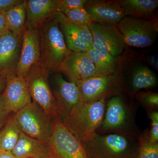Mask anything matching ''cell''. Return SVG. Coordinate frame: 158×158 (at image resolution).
<instances>
[{
  "label": "cell",
  "mask_w": 158,
  "mask_h": 158,
  "mask_svg": "<svg viewBox=\"0 0 158 158\" xmlns=\"http://www.w3.org/2000/svg\"><path fill=\"white\" fill-rule=\"evenodd\" d=\"M37 29L40 65L49 75L59 73L62 62L71 51L66 45L58 23L52 16Z\"/></svg>",
  "instance_id": "cell-1"
},
{
  "label": "cell",
  "mask_w": 158,
  "mask_h": 158,
  "mask_svg": "<svg viewBox=\"0 0 158 158\" xmlns=\"http://www.w3.org/2000/svg\"><path fill=\"white\" fill-rule=\"evenodd\" d=\"M138 136L118 133H95L83 143L89 158H136Z\"/></svg>",
  "instance_id": "cell-2"
},
{
  "label": "cell",
  "mask_w": 158,
  "mask_h": 158,
  "mask_svg": "<svg viewBox=\"0 0 158 158\" xmlns=\"http://www.w3.org/2000/svg\"><path fill=\"white\" fill-rule=\"evenodd\" d=\"M106 101L82 102L61 121L79 140L82 143L86 142L96 133L102 123Z\"/></svg>",
  "instance_id": "cell-3"
},
{
  "label": "cell",
  "mask_w": 158,
  "mask_h": 158,
  "mask_svg": "<svg viewBox=\"0 0 158 158\" xmlns=\"http://www.w3.org/2000/svg\"><path fill=\"white\" fill-rule=\"evenodd\" d=\"M132 108L122 94L109 99L106 102L102 123L96 133L139 135Z\"/></svg>",
  "instance_id": "cell-4"
},
{
  "label": "cell",
  "mask_w": 158,
  "mask_h": 158,
  "mask_svg": "<svg viewBox=\"0 0 158 158\" xmlns=\"http://www.w3.org/2000/svg\"><path fill=\"white\" fill-rule=\"evenodd\" d=\"M76 85L84 103L107 99L122 94L126 90L124 76L119 71L107 76L92 77Z\"/></svg>",
  "instance_id": "cell-5"
},
{
  "label": "cell",
  "mask_w": 158,
  "mask_h": 158,
  "mask_svg": "<svg viewBox=\"0 0 158 158\" xmlns=\"http://www.w3.org/2000/svg\"><path fill=\"white\" fill-rule=\"evenodd\" d=\"M21 131L31 138L49 143L54 120L34 101L15 114Z\"/></svg>",
  "instance_id": "cell-6"
},
{
  "label": "cell",
  "mask_w": 158,
  "mask_h": 158,
  "mask_svg": "<svg viewBox=\"0 0 158 158\" xmlns=\"http://www.w3.org/2000/svg\"><path fill=\"white\" fill-rule=\"evenodd\" d=\"M116 25L126 44L133 47H149L154 42L157 36L158 23L156 19L125 16Z\"/></svg>",
  "instance_id": "cell-7"
},
{
  "label": "cell",
  "mask_w": 158,
  "mask_h": 158,
  "mask_svg": "<svg viewBox=\"0 0 158 158\" xmlns=\"http://www.w3.org/2000/svg\"><path fill=\"white\" fill-rule=\"evenodd\" d=\"M49 75L40 64L31 69L24 78L33 101L39 105L54 120L58 115L53 94L49 83Z\"/></svg>",
  "instance_id": "cell-8"
},
{
  "label": "cell",
  "mask_w": 158,
  "mask_h": 158,
  "mask_svg": "<svg viewBox=\"0 0 158 158\" xmlns=\"http://www.w3.org/2000/svg\"><path fill=\"white\" fill-rule=\"evenodd\" d=\"M49 144L55 158H89L84 144L69 131L58 117L54 120L53 131Z\"/></svg>",
  "instance_id": "cell-9"
},
{
  "label": "cell",
  "mask_w": 158,
  "mask_h": 158,
  "mask_svg": "<svg viewBox=\"0 0 158 158\" xmlns=\"http://www.w3.org/2000/svg\"><path fill=\"white\" fill-rule=\"evenodd\" d=\"M52 84L56 110L62 121L83 102L77 85L65 80L60 73H54Z\"/></svg>",
  "instance_id": "cell-10"
},
{
  "label": "cell",
  "mask_w": 158,
  "mask_h": 158,
  "mask_svg": "<svg viewBox=\"0 0 158 158\" xmlns=\"http://www.w3.org/2000/svg\"><path fill=\"white\" fill-rule=\"evenodd\" d=\"M52 17L58 23L71 52H87L92 48L93 38L87 25L74 23L60 11L56 12Z\"/></svg>",
  "instance_id": "cell-11"
},
{
  "label": "cell",
  "mask_w": 158,
  "mask_h": 158,
  "mask_svg": "<svg viewBox=\"0 0 158 158\" xmlns=\"http://www.w3.org/2000/svg\"><path fill=\"white\" fill-rule=\"evenodd\" d=\"M88 26L93 38L92 48L104 51L115 57L123 52L127 45L116 25L94 22Z\"/></svg>",
  "instance_id": "cell-12"
},
{
  "label": "cell",
  "mask_w": 158,
  "mask_h": 158,
  "mask_svg": "<svg viewBox=\"0 0 158 158\" xmlns=\"http://www.w3.org/2000/svg\"><path fill=\"white\" fill-rule=\"evenodd\" d=\"M22 40L16 74L25 78L31 69L40 64V49L37 28L25 25Z\"/></svg>",
  "instance_id": "cell-13"
},
{
  "label": "cell",
  "mask_w": 158,
  "mask_h": 158,
  "mask_svg": "<svg viewBox=\"0 0 158 158\" xmlns=\"http://www.w3.org/2000/svg\"><path fill=\"white\" fill-rule=\"evenodd\" d=\"M6 86L2 94L6 107L16 113L32 102L25 79L16 73L6 75Z\"/></svg>",
  "instance_id": "cell-14"
},
{
  "label": "cell",
  "mask_w": 158,
  "mask_h": 158,
  "mask_svg": "<svg viewBox=\"0 0 158 158\" xmlns=\"http://www.w3.org/2000/svg\"><path fill=\"white\" fill-rule=\"evenodd\" d=\"M62 73L77 84L92 77L98 76L94 65L87 52H71L61 65Z\"/></svg>",
  "instance_id": "cell-15"
},
{
  "label": "cell",
  "mask_w": 158,
  "mask_h": 158,
  "mask_svg": "<svg viewBox=\"0 0 158 158\" xmlns=\"http://www.w3.org/2000/svg\"><path fill=\"white\" fill-rule=\"evenodd\" d=\"M22 41L9 30L0 35V73H16Z\"/></svg>",
  "instance_id": "cell-16"
},
{
  "label": "cell",
  "mask_w": 158,
  "mask_h": 158,
  "mask_svg": "<svg viewBox=\"0 0 158 158\" xmlns=\"http://www.w3.org/2000/svg\"><path fill=\"white\" fill-rule=\"evenodd\" d=\"M84 8L98 23L116 25L125 17L119 0H88Z\"/></svg>",
  "instance_id": "cell-17"
},
{
  "label": "cell",
  "mask_w": 158,
  "mask_h": 158,
  "mask_svg": "<svg viewBox=\"0 0 158 158\" xmlns=\"http://www.w3.org/2000/svg\"><path fill=\"white\" fill-rule=\"evenodd\" d=\"M27 25L38 27L58 12V0H26Z\"/></svg>",
  "instance_id": "cell-18"
},
{
  "label": "cell",
  "mask_w": 158,
  "mask_h": 158,
  "mask_svg": "<svg viewBox=\"0 0 158 158\" xmlns=\"http://www.w3.org/2000/svg\"><path fill=\"white\" fill-rule=\"evenodd\" d=\"M12 152L17 158L34 157L52 154L49 143L29 137L22 132Z\"/></svg>",
  "instance_id": "cell-19"
},
{
  "label": "cell",
  "mask_w": 158,
  "mask_h": 158,
  "mask_svg": "<svg viewBox=\"0 0 158 158\" xmlns=\"http://www.w3.org/2000/svg\"><path fill=\"white\" fill-rule=\"evenodd\" d=\"M119 2L125 16L156 19L157 0H119Z\"/></svg>",
  "instance_id": "cell-20"
},
{
  "label": "cell",
  "mask_w": 158,
  "mask_h": 158,
  "mask_svg": "<svg viewBox=\"0 0 158 158\" xmlns=\"http://www.w3.org/2000/svg\"><path fill=\"white\" fill-rule=\"evenodd\" d=\"M158 78L152 71L146 65H138L132 70L129 81L128 90L134 95L136 92L144 89L156 87Z\"/></svg>",
  "instance_id": "cell-21"
},
{
  "label": "cell",
  "mask_w": 158,
  "mask_h": 158,
  "mask_svg": "<svg viewBox=\"0 0 158 158\" xmlns=\"http://www.w3.org/2000/svg\"><path fill=\"white\" fill-rule=\"evenodd\" d=\"M87 52L95 67L97 76L109 75L118 70V57L114 56L104 51L93 48Z\"/></svg>",
  "instance_id": "cell-22"
},
{
  "label": "cell",
  "mask_w": 158,
  "mask_h": 158,
  "mask_svg": "<svg viewBox=\"0 0 158 158\" xmlns=\"http://www.w3.org/2000/svg\"><path fill=\"white\" fill-rule=\"evenodd\" d=\"M26 1L14 6L5 15L6 24L9 31L19 37L23 35L25 26L27 12Z\"/></svg>",
  "instance_id": "cell-23"
},
{
  "label": "cell",
  "mask_w": 158,
  "mask_h": 158,
  "mask_svg": "<svg viewBox=\"0 0 158 158\" xmlns=\"http://www.w3.org/2000/svg\"><path fill=\"white\" fill-rule=\"evenodd\" d=\"M21 132L15 115L11 116L0 131V151L12 152L18 141Z\"/></svg>",
  "instance_id": "cell-24"
},
{
  "label": "cell",
  "mask_w": 158,
  "mask_h": 158,
  "mask_svg": "<svg viewBox=\"0 0 158 158\" xmlns=\"http://www.w3.org/2000/svg\"><path fill=\"white\" fill-rule=\"evenodd\" d=\"M148 131L145 130L138 135L139 149L136 158H158V143L151 141Z\"/></svg>",
  "instance_id": "cell-25"
},
{
  "label": "cell",
  "mask_w": 158,
  "mask_h": 158,
  "mask_svg": "<svg viewBox=\"0 0 158 158\" xmlns=\"http://www.w3.org/2000/svg\"><path fill=\"white\" fill-rule=\"evenodd\" d=\"M61 12L69 20L78 25H88L95 22L94 18L84 8L63 10Z\"/></svg>",
  "instance_id": "cell-26"
},
{
  "label": "cell",
  "mask_w": 158,
  "mask_h": 158,
  "mask_svg": "<svg viewBox=\"0 0 158 158\" xmlns=\"http://www.w3.org/2000/svg\"><path fill=\"white\" fill-rule=\"evenodd\" d=\"M133 96L146 109L148 110H158V94L151 90L138 91Z\"/></svg>",
  "instance_id": "cell-27"
},
{
  "label": "cell",
  "mask_w": 158,
  "mask_h": 158,
  "mask_svg": "<svg viewBox=\"0 0 158 158\" xmlns=\"http://www.w3.org/2000/svg\"><path fill=\"white\" fill-rule=\"evenodd\" d=\"M147 112L151 121V129L148 131L150 139L153 143H158V110H148Z\"/></svg>",
  "instance_id": "cell-28"
},
{
  "label": "cell",
  "mask_w": 158,
  "mask_h": 158,
  "mask_svg": "<svg viewBox=\"0 0 158 158\" xmlns=\"http://www.w3.org/2000/svg\"><path fill=\"white\" fill-rule=\"evenodd\" d=\"M88 0H58V11L84 8Z\"/></svg>",
  "instance_id": "cell-29"
},
{
  "label": "cell",
  "mask_w": 158,
  "mask_h": 158,
  "mask_svg": "<svg viewBox=\"0 0 158 158\" xmlns=\"http://www.w3.org/2000/svg\"><path fill=\"white\" fill-rule=\"evenodd\" d=\"M23 0H0V13L5 14L14 6H17Z\"/></svg>",
  "instance_id": "cell-30"
},
{
  "label": "cell",
  "mask_w": 158,
  "mask_h": 158,
  "mask_svg": "<svg viewBox=\"0 0 158 158\" xmlns=\"http://www.w3.org/2000/svg\"><path fill=\"white\" fill-rule=\"evenodd\" d=\"M5 106L2 94H0V129L7 121V117L10 113Z\"/></svg>",
  "instance_id": "cell-31"
},
{
  "label": "cell",
  "mask_w": 158,
  "mask_h": 158,
  "mask_svg": "<svg viewBox=\"0 0 158 158\" xmlns=\"http://www.w3.org/2000/svg\"><path fill=\"white\" fill-rule=\"evenodd\" d=\"M8 31L9 29L6 24L5 15L0 13V35Z\"/></svg>",
  "instance_id": "cell-32"
},
{
  "label": "cell",
  "mask_w": 158,
  "mask_h": 158,
  "mask_svg": "<svg viewBox=\"0 0 158 158\" xmlns=\"http://www.w3.org/2000/svg\"><path fill=\"white\" fill-rule=\"evenodd\" d=\"M148 62L153 68L156 70L158 69V61L157 55H152L148 58Z\"/></svg>",
  "instance_id": "cell-33"
},
{
  "label": "cell",
  "mask_w": 158,
  "mask_h": 158,
  "mask_svg": "<svg viewBox=\"0 0 158 158\" xmlns=\"http://www.w3.org/2000/svg\"><path fill=\"white\" fill-rule=\"evenodd\" d=\"M0 158H17L12 152L0 151Z\"/></svg>",
  "instance_id": "cell-34"
},
{
  "label": "cell",
  "mask_w": 158,
  "mask_h": 158,
  "mask_svg": "<svg viewBox=\"0 0 158 158\" xmlns=\"http://www.w3.org/2000/svg\"><path fill=\"white\" fill-rule=\"evenodd\" d=\"M6 75L4 74L0 73V91L5 90L6 86Z\"/></svg>",
  "instance_id": "cell-35"
},
{
  "label": "cell",
  "mask_w": 158,
  "mask_h": 158,
  "mask_svg": "<svg viewBox=\"0 0 158 158\" xmlns=\"http://www.w3.org/2000/svg\"><path fill=\"white\" fill-rule=\"evenodd\" d=\"M29 158H55L53 155L52 154L44 156H41L34 157H31Z\"/></svg>",
  "instance_id": "cell-36"
}]
</instances>
